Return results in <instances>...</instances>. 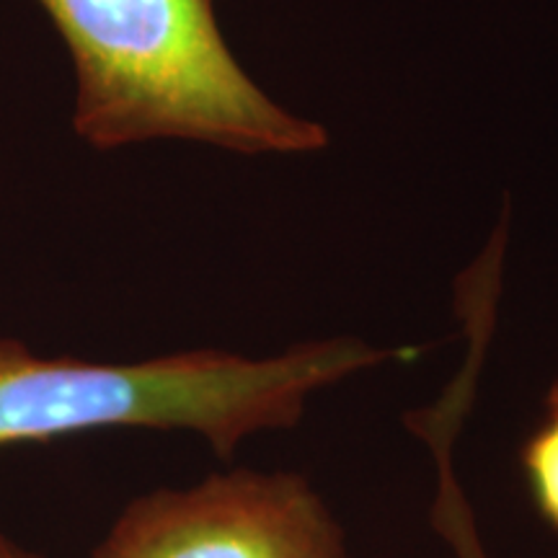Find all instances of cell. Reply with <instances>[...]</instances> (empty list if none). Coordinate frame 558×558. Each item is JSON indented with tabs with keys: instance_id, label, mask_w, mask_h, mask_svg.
<instances>
[{
	"instance_id": "277c9868",
	"label": "cell",
	"mask_w": 558,
	"mask_h": 558,
	"mask_svg": "<svg viewBox=\"0 0 558 558\" xmlns=\"http://www.w3.org/2000/svg\"><path fill=\"white\" fill-rule=\"evenodd\" d=\"M463 403L442 399L435 409L422 411V416H414V429L427 439L437 460V527L442 530L445 541L456 548L458 558H488L484 554V546L478 543V533L473 527V514L469 505H465L456 473H452V439L458 435V424L463 422Z\"/></svg>"
},
{
	"instance_id": "5b68a950",
	"label": "cell",
	"mask_w": 558,
	"mask_h": 558,
	"mask_svg": "<svg viewBox=\"0 0 558 558\" xmlns=\"http://www.w3.org/2000/svg\"><path fill=\"white\" fill-rule=\"evenodd\" d=\"M520 463L541 518L558 530V383L550 388L546 418L527 437Z\"/></svg>"
},
{
	"instance_id": "7a4b0ae2",
	"label": "cell",
	"mask_w": 558,
	"mask_h": 558,
	"mask_svg": "<svg viewBox=\"0 0 558 558\" xmlns=\"http://www.w3.org/2000/svg\"><path fill=\"white\" fill-rule=\"evenodd\" d=\"M393 357L352 337L251 360L220 349L143 362L45 357L0 337V448L109 427L186 429L228 458L241 439L295 424L313 390Z\"/></svg>"
},
{
	"instance_id": "8992f818",
	"label": "cell",
	"mask_w": 558,
	"mask_h": 558,
	"mask_svg": "<svg viewBox=\"0 0 558 558\" xmlns=\"http://www.w3.org/2000/svg\"><path fill=\"white\" fill-rule=\"evenodd\" d=\"M0 558H45V556L34 554V550L24 548L21 543L11 541L5 533H0Z\"/></svg>"
},
{
	"instance_id": "3957f363",
	"label": "cell",
	"mask_w": 558,
	"mask_h": 558,
	"mask_svg": "<svg viewBox=\"0 0 558 558\" xmlns=\"http://www.w3.org/2000/svg\"><path fill=\"white\" fill-rule=\"evenodd\" d=\"M88 558H349L337 522L290 473L235 471L130 501Z\"/></svg>"
},
{
	"instance_id": "6da1fadb",
	"label": "cell",
	"mask_w": 558,
	"mask_h": 558,
	"mask_svg": "<svg viewBox=\"0 0 558 558\" xmlns=\"http://www.w3.org/2000/svg\"><path fill=\"white\" fill-rule=\"evenodd\" d=\"M75 73V137L111 153L184 140L239 156H303L329 145L243 70L215 0H37Z\"/></svg>"
}]
</instances>
